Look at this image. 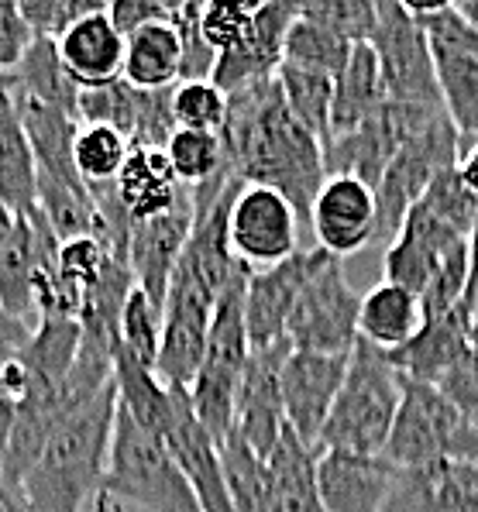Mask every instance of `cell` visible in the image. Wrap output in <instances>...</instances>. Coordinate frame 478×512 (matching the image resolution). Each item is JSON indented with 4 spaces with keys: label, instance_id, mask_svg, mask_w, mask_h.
Returning <instances> with one entry per match:
<instances>
[{
    "label": "cell",
    "instance_id": "6da1fadb",
    "mask_svg": "<svg viewBox=\"0 0 478 512\" xmlns=\"http://www.w3.org/2000/svg\"><path fill=\"white\" fill-rule=\"evenodd\" d=\"M221 141L234 179L276 189L289 200L296 217L310 224L313 200L327 183L324 145L293 121L279 80L255 83L227 97Z\"/></svg>",
    "mask_w": 478,
    "mask_h": 512
},
{
    "label": "cell",
    "instance_id": "7a4b0ae2",
    "mask_svg": "<svg viewBox=\"0 0 478 512\" xmlns=\"http://www.w3.org/2000/svg\"><path fill=\"white\" fill-rule=\"evenodd\" d=\"M117 420V382L86 403H76L45 440L35 468L21 482L28 512H83L104 488Z\"/></svg>",
    "mask_w": 478,
    "mask_h": 512
},
{
    "label": "cell",
    "instance_id": "3957f363",
    "mask_svg": "<svg viewBox=\"0 0 478 512\" xmlns=\"http://www.w3.org/2000/svg\"><path fill=\"white\" fill-rule=\"evenodd\" d=\"M403 372L389 351L372 348L358 337L348 358L341 392L317 440V451H348L362 458H382L403 403Z\"/></svg>",
    "mask_w": 478,
    "mask_h": 512
},
{
    "label": "cell",
    "instance_id": "277c9868",
    "mask_svg": "<svg viewBox=\"0 0 478 512\" xmlns=\"http://www.w3.org/2000/svg\"><path fill=\"white\" fill-rule=\"evenodd\" d=\"M100 492L138 512H203L166 440L141 430L121 406Z\"/></svg>",
    "mask_w": 478,
    "mask_h": 512
},
{
    "label": "cell",
    "instance_id": "5b68a950",
    "mask_svg": "<svg viewBox=\"0 0 478 512\" xmlns=\"http://www.w3.org/2000/svg\"><path fill=\"white\" fill-rule=\"evenodd\" d=\"M382 458L399 471L448 458L478 461V427L434 385L406 378L403 403Z\"/></svg>",
    "mask_w": 478,
    "mask_h": 512
},
{
    "label": "cell",
    "instance_id": "8992f818",
    "mask_svg": "<svg viewBox=\"0 0 478 512\" xmlns=\"http://www.w3.org/2000/svg\"><path fill=\"white\" fill-rule=\"evenodd\" d=\"M358 310L362 296L348 286L341 258L317 248V262L296 296L293 317L286 324V341L293 351L351 354L358 341Z\"/></svg>",
    "mask_w": 478,
    "mask_h": 512
},
{
    "label": "cell",
    "instance_id": "52a82bcc",
    "mask_svg": "<svg viewBox=\"0 0 478 512\" xmlns=\"http://www.w3.org/2000/svg\"><path fill=\"white\" fill-rule=\"evenodd\" d=\"M461 159V135L454 131L451 117H437L423 135H417L410 145L396 152L389 162L382 183L375 186V210H379V224H375V244H393V238L427 193V186L437 179V172L451 169Z\"/></svg>",
    "mask_w": 478,
    "mask_h": 512
},
{
    "label": "cell",
    "instance_id": "ba28073f",
    "mask_svg": "<svg viewBox=\"0 0 478 512\" xmlns=\"http://www.w3.org/2000/svg\"><path fill=\"white\" fill-rule=\"evenodd\" d=\"M375 7H379V21H375L368 45L379 59L386 97L396 104L444 107L434 52H430L427 35L410 14L406 0H375Z\"/></svg>",
    "mask_w": 478,
    "mask_h": 512
},
{
    "label": "cell",
    "instance_id": "9c48e42d",
    "mask_svg": "<svg viewBox=\"0 0 478 512\" xmlns=\"http://www.w3.org/2000/svg\"><path fill=\"white\" fill-rule=\"evenodd\" d=\"M296 231H300V217L282 193L248 183L238 189L231 203V220H227V238L241 265L262 272L293 258L300 251Z\"/></svg>",
    "mask_w": 478,
    "mask_h": 512
},
{
    "label": "cell",
    "instance_id": "30bf717a",
    "mask_svg": "<svg viewBox=\"0 0 478 512\" xmlns=\"http://www.w3.org/2000/svg\"><path fill=\"white\" fill-rule=\"evenodd\" d=\"M214 306L217 299L200 282H193L183 272H172L166 310H162L159 361H155V375H159L162 385H169V389H190L193 378L200 375Z\"/></svg>",
    "mask_w": 478,
    "mask_h": 512
},
{
    "label": "cell",
    "instance_id": "8fae6325",
    "mask_svg": "<svg viewBox=\"0 0 478 512\" xmlns=\"http://www.w3.org/2000/svg\"><path fill=\"white\" fill-rule=\"evenodd\" d=\"M348 358L351 354L293 351L282 365V416L286 427L313 451L341 392Z\"/></svg>",
    "mask_w": 478,
    "mask_h": 512
},
{
    "label": "cell",
    "instance_id": "7c38bea8",
    "mask_svg": "<svg viewBox=\"0 0 478 512\" xmlns=\"http://www.w3.org/2000/svg\"><path fill=\"white\" fill-rule=\"evenodd\" d=\"M293 354L289 341L252 351L238 385V437L258 461H269L276 451L286 416H282V365Z\"/></svg>",
    "mask_w": 478,
    "mask_h": 512
},
{
    "label": "cell",
    "instance_id": "4fadbf2b",
    "mask_svg": "<svg viewBox=\"0 0 478 512\" xmlns=\"http://www.w3.org/2000/svg\"><path fill=\"white\" fill-rule=\"evenodd\" d=\"M296 18H300V4H289V0L258 4L248 38L238 49L217 55L210 83L231 97V93L248 90L255 83L276 80L282 66V49H286V35Z\"/></svg>",
    "mask_w": 478,
    "mask_h": 512
},
{
    "label": "cell",
    "instance_id": "5bb4252c",
    "mask_svg": "<svg viewBox=\"0 0 478 512\" xmlns=\"http://www.w3.org/2000/svg\"><path fill=\"white\" fill-rule=\"evenodd\" d=\"M193 193L186 189L183 200L169 214L145 220L131 227L128 241V269L135 275V286L152 299L159 310H166L169 282L176 272L179 258L186 251V241L193 234Z\"/></svg>",
    "mask_w": 478,
    "mask_h": 512
},
{
    "label": "cell",
    "instance_id": "9a60e30c",
    "mask_svg": "<svg viewBox=\"0 0 478 512\" xmlns=\"http://www.w3.org/2000/svg\"><path fill=\"white\" fill-rule=\"evenodd\" d=\"M375 193L351 176H327L310 210V231L320 251L334 258L355 255V251L375 244Z\"/></svg>",
    "mask_w": 478,
    "mask_h": 512
},
{
    "label": "cell",
    "instance_id": "2e32d148",
    "mask_svg": "<svg viewBox=\"0 0 478 512\" xmlns=\"http://www.w3.org/2000/svg\"><path fill=\"white\" fill-rule=\"evenodd\" d=\"M172 399H176V413H172L166 444L176 464L183 468L200 509L203 512H238L231 499V485H227L221 444L200 427L197 413H193V406H190V389H172Z\"/></svg>",
    "mask_w": 478,
    "mask_h": 512
},
{
    "label": "cell",
    "instance_id": "e0dca14e",
    "mask_svg": "<svg viewBox=\"0 0 478 512\" xmlns=\"http://www.w3.org/2000/svg\"><path fill=\"white\" fill-rule=\"evenodd\" d=\"M317 262V248H300L293 258L272 265V269L252 272L245 289V327L252 351L286 341V324L293 317L296 296Z\"/></svg>",
    "mask_w": 478,
    "mask_h": 512
},
{
    "label": "cell",
    "instance_id": "ac0fdd59",
    "mask_svg": "<svg viewBox=\"0 0 478 512\" xmlns=\"http://www.w3.org/2000/svg\"><path fill=\"white\" fill-rule=\"evenodd\" d=\"M386 512H478V461H434L396 468Z\"/></svg>",
    "mask_w": 478,
    "mask_h": 512
},
{
    "label": "cell",
    "instance_id": "d6986e66",
    "mask_svg": "<svg viewBox=\"0 0 478 512\" xmlns=\"http://www.w3.org/2000/svg\"><path fill=\"white\" fill-rule=\"evenodd\" d=\"M465 241H468L465 234H458L454 227L437 220L430 210H423L417 203V207L410 210V217L403 220L393 244L386 248V262H382L386 282L410 289L413 296H423V289L434 279L437 265Z\"/></svg>",
    "mask_w": 478,
    "mask_h": 512
},
{
    "label": "cell",
    "instance_id": "ffe728a7",
    "mask_svg": "<svg viewBox=\"0 0 478 512\" xmlns=\"http://www.w3.org/2000/svg\"><path fill=\"white\" fill-rule=\"evenodd\" d=\"M396 468L386 458L320 451L317 485L327 512H386Z\"/></svg>",
    "mask_w": 478,
    "mask_h": 512
},
{
    "label": "cell",
    "instance_id": "44dd1931",
    "mask_svg": "<svg viewBox=\"0 0 478 512\" xmlns=\"http://www.w3.org/2000/svg\"><path fill=\"white\" fill-rule=\"evenodd\" d=\"M59 59L66 73L73 76L80 90H93V86H107L121 80L124 69V38L114 28L111 14L97 11L73 25L59 38Z\"/></svg>",
    "mask_w": 478,
    "mask_h": 512
},
{
    "label": "cell",
    "instance_id": "7402d4cb",
    "mask_svg": "<svg viewBox=\"0 0 478 512\" xmlns=\"http://www.w3.org/2000/svg\"><path fill=\"white\" fill-rule=\"evenodd\" d=\"M114 186L131 224H145V220L169 214L186 193V186L172 172L166 152H159V148H131Z\"/></svg>",
    "mask_w": 478,
    "mask_h": 512
},
{
    "label": "cell",
    "instance_id": "603a6c76",
    "mask_svg": "<svg viewBox=\"0 0 478 512\" xmlns=\"http://www.w3.org/2000/svg\"><path fill=\"white\" fill-rule=\"evenodd\" d=\"M468 317L472 313L461 306V310H451L444 317L423 320V327L417 330V337L410 344H403L399 351H389V358L403 372V378H413V382L434 385L437 389L441 378L451 372L454 361L472 344V337H468Z\"/></svg>",
    "mask_w": 478,
    "mask_h": 512
},
{
    "label": "cell",
    "instance_id": "cb8c5ba5",
    "mask_svg": "<svg viewBox=\"0 0 478 512\" xmlns=\"http://www.w3.org/2000/svg\"><path fill=\"white\" fill-rule=\"evenodd\" d=\"M0 200L18 214L38 207V169L21 124L18 86L0 90Z\"/></svg>",
    "mask_w": 478,
    "mask_h": 512
},
{
    "label": "cell",
    "instance_id": "d4e9b609",
    "mask_svg": "<svg viewBox=\"0 0 478 512\" xmlns=\"http://www.w3.org/2000/svg\"><path fill=\"white\" fill-rule=\"evenodd\" d=\"M18 107H21L25 135L31 141V155H35L38 176H52L69 186H86L80 169H76V159H73L80 121L62 114L56 107L35 104V100H25V97H18Z\"/></svg>",
    "mask_w": 478,
    "mask_h": 512
},
{
    "label": "cell",
    "instance_id": "484cf974",
    "mask_svg": "<svg viewBox=\"0 0 478 512\" xmlns=\"http://www.w3.org/2000/svg\"><path fill=\"white\" fill-rule=\"evenodd\" d=\"M386 86H382V69L375 59L372 45L362 42L351 49V59L344 73L334 80V107H331V138L351 135L365 128L382 107H386ZM327 138V141H331Z\"/></svg>",
    "mask_w": 478,
    "mask_h": 512
},
{
    "label": "cell",
    "instance_id": "4316f807",
    "mask_svg": "<svg viewBox=\"0 0 478 512\" xmlns=\"http://www.w3.org/2000/svg\"><path fill=\"white\" fill-rule=\"evenodd\" d=\"M423 327V306L420 296L410 289L393 286V282H379L362 296V310H358V337L368 341L379 351H399L410 344Z\"/></svg>",
    "mask_w": 478,
    "mask_h": 512
},
{
    "label": "cell",
    "instance_id": "83f0119b",
    "mask_svg": "<svg viewBox=\"0 0 478 512\" xmlns=\"http://www.w3.org/2000/svg\"><path fill=\"white\" fill-rule=\"evenodd\" d=\"M80 320L73 317H42L21 351V365L28 372V392H59L66 375L73 372L80 351ZM25 392V396H28Z\"/></svg>",
    "mask_w": 478,
    "mask_h": 512
},
{
    "label": "cell",
    "instance_id": "f1b7e54d",
    "mask_svg": "<svg viewBox=\"0 0 478 512\" xmlns=\"http://www.w3.org/2000/svg\"><path fill=\"white\" fill-rule=\"evenodd\" d=\"M114 382H117V406H121L141 430L166 440V433L172 427V413H176V399H172L169 385H162L152 368L128 358V354L121 351V344H117V354H114Z\"/></svg>",
    "mask_w": 478,
    "mask_h": 512
},
{
    "label": "cell",
    "instance_id": "f546056e",
    "mask_svg": "<svg viewBox=\"0 0 478 512\" xmlns=\"http://www.w3.org/2000/svg\"><path fill=\"white\" fill-rule=\"evenodd\" d=\"M179 73H183V49L169 21L124 38V83H131L135 90H169L179 83Z\"/></svg>",
    "mask_w": 478,
    "mask_h": 512
},
{
    "label": "cell",
    "instance_id": "4dcf8cb0",
    "mask_svg": "<svg viewBox=\"0 0 478 512\" xmlns=\"http://www.w3.org/2000/svg\"><path fill=\"white\" fill-rule=\"evenodd\" d=\"M317 458L320 451L303 444L293 430H282L276 451L269 454V482L279 495L282 512H327L317 485Z\"/></svg>",
    "mask_w": 478,
    "mask_h": 512
},
{
    "label": "cell",
    "instance_id": "1f68e13d",
    "mask_svg": "<svg viewBox=\"0 0 478 512\" xmlns=\"http://www.w3.org/2000/svg\"><path fill=\"white\" fill-rule=\"evenodd\" d=\"M437 86H441L444 114L461 135V152L478 145V52L468 49H434Z\"/></svg>",
    "mask_w": 478,
    "mask_h": 512
},
{
    "label": "cell",
    "instance_id": "d6a6232c",
    "mask_svg": "<svg viewBox=\"0 0 478 512\" xmlns=\"http://www.w3.org/2000/svg\"><path fill=\"white\" fill-rule=\"evenodd\" d=\"M14 86H18V97L35 100V104L56 107L62 114L76 117L80 110V86H76L73 76L66 73L59 59V45L49 42V38H35L31 49L25 52L21 66L14 69ZM80 121V117H76Z\"/></svg>",
    "mask_w": 478,
    "mask_h": 512
},
{
    "label": "cell",
    "instance_id": "836d02e7",
    "mask_svg": "<svg viewBox=\"0 0 478 512\" xmlns=\"http://www.w3.org/2000/svg\"><path fill=\"white\" fill-rule=\"evenodd\" d=\"M286 110L300 128H307L320 145L331 138V107H334V80L320 73H307L296 66H279L276 73Z\"/></svg>",
    "mask_w": 478,
    "mask_h": 512
},
{
    "label": "cell",
    "instance_id": "e575fe53",
    "mask_svg": "<svg viewBox=\"0 0 478 512\" xmlns=\"http://www.w3.org/2000/svg\"><path fill=\"white\" fill-rule=\"evenodd\" d=\"M351 49H355L351 42H344L334 31H327L324 25H317V21L300 14L286 35L282 66H296V69H307V73L327 76V80H338L351 59Z\"/></svg>",
    "mask_w": 478,
    "mask_h": 512
},
{
    "label": "cell",
    "instance_id": "d590c367",
    "mask_svg": "<svg viewBox=\"0 0 478 512\" xmlns=\"http://www.w3.org/2000/svg\"><path fill=\"white\" fill-rule=\"evenodd\" d=\"M227 485H231V499L238 512H282L279 495L269 482V468L265 461H258L245 447V440L234 433L231 440L221 447Z\"/></svg>",
    "mask_w": 478,
    "mask_h": 512
},
{
    "label": "cell",
    "instance_id": "8d00e7d4",
    "mask_svg": "<svg viewBox=\"0 0 478 512\" xmlns=\"http://www.w3.org/2000/svg\"><path fill=\"white\" fill-rule=\"evenodd\" d=\"M166 159L176 172V179L186 189L203 186L207 179H214L217 172L227 169L224 162V141L221 135H210V131H183L176 128V135L166 145Z\"/></svg>",
    "mask_w": 478,
    "mask_h": 512
},
{
    "label": "cell",
    "instance_id": "74e56055",
    "mask_svg": "<svg viewBox=\"0 0 478 512\" xmlns=\"http://www.w3.org/2000/svg\"><path fill=\"white\" fill-rule=\"evenodd\" d=\"M131 145L124 135H117L114 128H100V124H83L80 135H76L73 159L80 169L86 186L114 183L121 165L128 162Z\"/></svg>",
    "mask_w": 478,
    "mask_h": 512
},
{
    "label": "cell",
    "instance_id": "f35d334b",
    "mask_svg": "<svg viewBox=\"0 0 478 512\" xmlns=\"http://www.w3.org/2000/svg\"><path fill=\"white\" fill-rule=\"evenodd\" d=\"M138 107H141V90H135V86L124 80H114L107 86L83 90L76 117H80L83 124L114 128L117 135H124L131 145V135H135V124H138Z\"/></svg>",
    "mask_w": 478,
    "mask_h": 512
},
{
    "label": "cell",
    "instance_id": "ab89813d",
    "mask_svg": "<svg viewBox=\"0 0 478 512\" xmlns=\"http://www.w3.org/2000/svg\"><path fill=\"white\" fill-rule=\"evenodd\" d=\"M121 351L128 358H135L138 365L152 368L155 372V361H159V344H162V310L152 303L141 289L135 286L124 303L121 313V337H117Z\"/></svg>",
    "mask_w": 478,
    "mask_h": 512
},
{
    "label": "cell",
    "instance_id": "60d3db41",
    "mask_svg": "<svg viewBox=\"0 0 478 512\" xmlns=\"http://www.w3.org/2000/svg\"><path fill=\"white\" fill-rule=\"evenodd\" d=\"M172 117H176V128L183 131L221 135L227 121V93L217 90L210 80L176 83V90H172Z\"/></svg>",
    "mask_w": 478,
    "mask_h": 512
},
{
    "label": "cell",
    "instance_id": "b9f144b4",
    "mask_svg": "<svg viewBox=\"0 0 478 512\" xmlns=\"http://www.w3.org/2000/svg\"><path fill=\"white\" fill-rule=\"evenodd\" d=\"M300 14L351 45L372 42L375 21H379V7L375 0H313V4H300Z\"/></svg>",
    "mask_w": 478,
    "mask_h": 512
},
{
    "label": "cell",
    "instance_id": "7bdbcfd3",
    "mask_svg": "<svg viewBox=\"0 0 478 512\" xmlns=\"http://www.w3.org/2000/svg\"><path fill=\"white\" fill-rule=\"evenodd\" d=\"M423 210H430L437 220H444L448 227H454L458 234H472L475 227V217H478V200L465 189L458 176V165H451V169L437 172V179L427 186V193H423L420 200Z\"/></svg>",
    "mask_w": 478,
    "mask_h": 512
},
{
    "label": "cell",
    "instance_id": "ee69618b",
    "mask_svg": "<svg viewBox=\"0 0 478 512\" xmlns=\"http://www.w3.org/2000/svg\"><path fill=\"white\" fill-rule=\"evenodd\" d=\"M200 14L203 4H172L169 11V25L179 38V49H183V73L179 83H193V80H210L217 66V52L207 45L200 31Z\"/></svg>",
    "mask_w": 478,
    "mask_h": 512
},
{
    "label": "cell",
    "instance_id": "f6af8a7d",
    "mask_svg": "<svg viewBox=\"0 0 478 512\" xmlns=\"http://www.w3.org/2000/svg\"><path fill=\"white\" fill-rule=\"evenodd\" d=\"M18 7L25 14L31 35L59 42L69 28L80 25L90 14L104 11L107 4H100V0H21Z\"/></svg>",
    "mask_w": 478,
    "mask_h": 512
},
{
    "label": "cell",
    "instance_id": "bcb514c9",
    "mask_svg": "<svg viewBox=\"0 0 478 512\" xmlns=\"http://www.w3.org/2000/svg\"><path fill=\"white\" fill-rule=\"evenodd\" d=\"M258 4H203L200 14V31L207 38V45L217 55L238 49L241 42L252 31V18H255Z\"/></svg>",
    "mask_w": 478,
    "mask_h": 512
},
{
    "label": "cell",
    "instance_id": "7dc6e473",
    "mask_svg": "<svg viewBox=\"0 0 478 512\" xmlns=\"http://www.w3.org/2000/svg\"><path fill=\"white\" fill-rule=\"evenodd\" d=\"M172 90H141L138 124L131 135V148H159L166 152L169 138L176 135V117H172Z\"/></svg>",
    "mask_w": 478,
    "mask_h": 512
},
{
    "label": "cell",
    "instance_id": "c3c4849f",
    "mask_svg": "<svg viewBox=\"0 0 478 512\" xmlns=\"http://www.w3.org/2000/svg\"><path fill=\"white\" fill-rule=\"evenodd\" d=\"M437 392L448 396L468 420L478 423V348L475 344H468L465 354L454 361L451 372L441 378V385H437Z\"/></svg>",
    "mask_w": 478,
    "mask_h": 512
},
{
    "label": "cell",
    "instance_id": "681fc988",
    "mask_svg": "<svg viewBox=\"0 0 478 512\" xmlns=\"http://www.w3.org/2000/svg\"><path fill=\"white\" fill-rule=\"evenodd\" d=\"M31 42H35V35H31L21 7L14 0H0V73H14Z\"/></svg>",
    "mask_w": 478,
    "mask_h": 512
},
{
    "label": "cell",
    "instance_id": "f907efd6",
    "mask_svg": "<svg viewBox=\"0 0 478 512\" xmlns=\"http://www.w3.org/2000/svg\"><path fill=\"white\" fill-rule=\"evenodd\" d=\"M172 4H159V0H114L107 4V14H111L114 28L121 31V38L135 35V31L159 25V21H169Z\"/></svg>",
    "mask_w": 478,
    "mask_h": 512
},
{
    "label": "cell",
    "instance_id": "816d5d0a",
    "mask_svg": "<svg viewBox=\"0 0 478 512\" xmlns=\"http://www.w3.org/2000/svg\"><path fill=\"white\" fill-rule=\"evenodd\" d=\"M35 327L25 324L21 317H14L4 303H0V368L11 365L14 358H21V351L28 348Z\"/></svg>",
    "mask_w": 478,
    "mask_h": 512
},
{
    "label": "cell",
    "instance_id": "f5cc1de1",
    "mask_svg": "<svg viewBox=\"0 0 478 512\" xmlns=\"http://www.w3.org/2000/svg\"><path fill=\"white\" fill-rule=\"evenodd\" d=\"M468 255H472V275H468V296H465V310H478V217L475 227L468 234Z\"/></svg>",
    "mask_w": 478,
    "mask_h": 512
},
{
    "label": "cell",
    "instance_id": "db71d44e",
    "mask_svg": "<svg viewBox=\"0 0 478 512\" xmlns=\"http://www.w3.org/2000/svg\"><path fill=\"white\" fill-rule=\"evenodd\" d=\"M458 176H461V183H465L468 193H472L475 200H478V145H472V148H465V152H461Z\"/></svg>",
    "mask_w": 478,
    "mask_h": 512
},
{
    "label": "cell",
    "instance_id": "11a10c76",
    "mask_svg": "<svg viewBox=\"0 0 478 512\" xmlns=\"http://www.w3.org/2000/svg\"><path fill=\"white\" fill-rule=\"evenodd\" d=\"M14 413H18V403L7 399V396H0V464H4V454H7V440H11Z\"/></svg>",
    "mask_w": 478,
    "mask_h": 512
},
{
    "label": "cell",
    "instance_id": "9f6ffc18",
    "mask_svg": "<svg viewBox=\"0 0 478 512\" xmlns=\"http://www.w3.org/2000/svg\"><path fill=\"white\" fill-rule=\"evenodd\" d=\"M18 220H21L18 210H11L4 200H0V255H4V248L11 244L14 231H18Z\"/></svg>",
    "mask_w": 478,
    "mask_h": 512
},
{
    "label": "cell",
    "instance_id": "6f0895ef",
    "mask_svg": "<svg viewBox=\"0 0 478 512\" xmlns=\"http://www.w3.org/2000/svg\"><path fill=\"white\" fill-rule=\"evenodd\" d=\"M0 512H28L25 502H21V495L14 492V488H7L4 478H0Z\"/></svg>",
    "mask_w": 478,
    "mask_h": 512
},
{
    "label": "cell",
    "instance_id": "680465c9",
    "mask_svg": "<svg viewBox=\"0 0 478 512\" xmlns=\"http://www.w3.org/2000/svg\"><path fill=\"white\" fill-rule=\"evenodd\" d=\"M468 337H472V344L478 348V310H472V317H468Z\"/></svg>",
    "mask_w": 478,
    "mask_h": 512
},
{
    "label": "cell",
    "instance_id": "91938a15",
    "mask_svg": "<svg viewBox=\"0 0 478 512\" xmlns=\"http://www.w3.org/2000/svg\"><path fill=\"white\" fill-rule=\"evenodd\" d=\"M4 86H14V73H0V90H4Z\"/></svg>",
    "mask_w": 478,
    "mask_h": 512
},
{
    "label": "cell",
    "instance_id": "94428289",
    "mask_svg": "<svg viewBox=\"0 0 478 512\" xmlns=\"http://www.w3.org/2000/svg\"><path fill=\"white\" fill-rule=\"evenodd\" d=\"M475 427H478V423H475Z\"/></svg>",
    "mask_w": 478,
    "mask_h": 512
}]
</instances>
